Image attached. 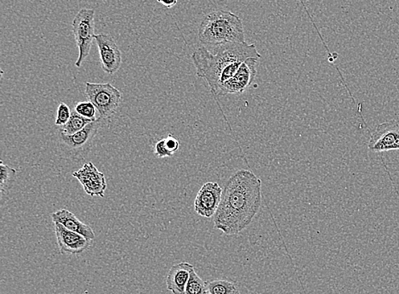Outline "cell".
Wrapping results in <instances>:
<instances>
[{
  "label": "cell",
  "mask_w": 399,
  "mask_h": 294,
  "mask_svg": "<svg viewBox=\"0 0 399 294\" xmlns=\"http://www.w3.org/2000/svg\"><path fill=\"white\" fill-rule=\"evenodd\" d=\"M223 189L216 182H207L197 193L195 202L196 213L202 217L211 218L219 207Z\"/></svg>",
  "instance_id": "9"
},
{
  "label": "cell",
  "mask_w": 399,
  "mask_h": 294,
  "mask_svg": "<svg viewBox=\"0 0 399 294\" xmlns=\"http://www.w3.org/2000/svg\"><path fill=\"white\" fill-rule=\"evenodd\" d=\"M96 40L102 70L109 75H114L122 64V53L112 37L100 34L94 37Z\"/></svg>",
  "instance_id": "10"
},
{
  "label": "cell",
  "mask_w": 399,
  "mask_h": 294,
  "mask_svg": "<svg viewBox=\"0 0 399 294\" xmlns=\"http://www.w3.org/2000/svg\"><path fill=\"white\" fill-rule=\"evenodd\" d=\"M205 293H207V283L200 279L195 269H193L189 276L185 294H204Z\"/></svg>",
  "instance_id": "17"
},
{
  "label": "cell",
  "mask_w": 399,
  "mask_h": 294,
  "mask_svg": "<svg viewBox=\"0 0 399 294\" xmlns=\"http://www.w3.org/2000/svg\"><path fill=\"white\" fill-rule=\"evenodd\" d=\"M208 294H240L235 281L216 279L207 281Z\"/></svg>",
  "instance_id": "15"
},
{
  "label": "cell",
  "mask_w": 399,
  "mask_h": 294,
  "mask_svg": "<svg viewBox=\"0 0 399 294\" xmlns=\"http://www.w3.org/2000/svg\"><path fill=\"white\" fill-rule=\"evenodd\" d=\"M368 147L370 152L376 153L399 150V120L378 125L372 134Z\"/></svg>",
  "instance_id": "8"
},
{
  "label": "cell",
  "mask_w": 399,
  "mask_h": 294,
  "mask_svg": "<svg viewBox=\"0 0 399 294\" xmlns=\"http://www.w3.org/2000/svg\"><path fill=\"white\" fill-rule=\"evenodd\" d=\"M154 153L156 156L159 158H170L172 157L173 154L166 144V141L164 139H161L157 143H156L154 146Z\"/></svg>",
  "instance_id": "21"
},
{
  "label": "cell",
  "mask_w": 399,
  "mask_h": 294,
  "mask_svg": "<svg viewBox=\"0 0 399 294\" xmlns=\"http://www.w3.org/2000/svg\"><path fill=\"white\" fill-rule=\"evenodd\" d=\"M53 222L59 223L61 226L67 228L68 230L76 232L78 234L84 236L85 238L93 241L96 238L92 228L80 222L75 215L71 212L61 208L51 215Z\"/></svg>",
  "instance_id": "14"
},
{
  "label": "cell",
  "mask_w": 399,
  "mask_h": 294,
  "mask_svg": "<svg viewBox=\"0 0 399 294\" xmlns=\"http://www.w3.org/2000/svg\"><path fill=\"white\" fill-rule=\"evenodd\" d=\"M92 122H93V120L80 116V114L73 109L71 117H70L67 124L61 127L60 132L68 134V136H71V134L80 132V130L83 129L86 125Z\"/></svg>",
  "instance_id": "16"
},
{
  "label": "cell",
  "mask_w": 399,
  "mask_h": 294,
  "mask_svg": "<svg viewBox=\"0 0 399 294\" xmlns=\"http://www.w3.org/2000/svg\"><path fill=\"white\" fill-rule=\"evenodd\" d=\"M73 177L80 181L86 193L90 197L104 198L106 189V178L92 162L85 163Z\"/></svg>",
  "instance_id": "11"
},
{
  "label": "cell",
  "mask_w": 399,
  "mask_h": 294,
  "mask_svg": "<svg viewBox=\"0 0 399 294\" xmlns=\"http://www.w3.org/2000/svg\"><path fill=\"white\" fill-rule=\"evenodd\" d=\"M193 269L195 267L192 264L186 262L173 265L166 277L168 291L173 294H185L189 276Z\"/></svg>",
  "instance_id": "13"
},
{
  "label": "cell",
  "mask_w": 399,
  "mask_h": 294,
  "mask_svg": "<svg viewBox=\"0 0 399 294\" xmlns=\"http://www.w3.org/2000/svg\"><path fill=\"white\" fill-rule=\"evenodd\" d=\"M262 199L261 179L252 171L238 170L225 184L214 215L215 227L228 236L240 234L256 217Z\"/></svg>",
  "instance_id": "1"
},
{
  "label": "cell",
  "mask_w": 399,
  "mask_h": 294,
  "mask_svg": "<svg viewBox=\"0 0 399 294\" xmlns=\"http://www.w3.org/2000/svg\"><path fill=\"white\" fill-rule=\"evenodd\" d=\"M100 121L98 118L96 121L90 122L80 132L71 136L59 132V137L61 146L73 157L87 153L92 148L94 139L100 128Z\"/></svg>",
  "instance_id": "7"
},
{
  "label": "cell",
  "mask_w": 399,
  "mask_h": 294,
  "mask_svg": "<svg viewBox=\"0 0 399 294\" xmlns=\"http://www.w3.org/2000/svg\"><path fill=\"white\" fill-rule=\"evenodd\" d=\"M71 110H70L68 106L65 104L64 102H61L59 109H57V117L55 122L56 126H64L70 117H71Z\"/></svg>",
  "instance_id": "20"
},
{
  "label": "cell",
  "mask_w": 399,
  "mask_h": 294,
  "mask_svg": "<svg viewBox=\"0 0 399 294\" xmlns=\"http://www.w3.org/2000/svg\"><path fill=\"white\" fill-rule=\"evenodd\" d=\"M199 39L205 47L245 43V34L242 20L231 11L211 12L204 16L200 24Z\"/></svg>",
  "instance_id": "3"
},
{
  "label": "cell",
  "mask_w": 399,
  "mask_h": 294,
  "mask_svg": "<svg viewBox=\"0 0 399 294\" xmlns=\"http://www.w3.org/2000/svg\"><path fill=\"white\" fill-rule=\"evenodd\" d=\"M157 1L167 8L174 7L178 4V0H157Z\"/></svg>",
  "instance_id": "23"
},
{
  "label": "cell",
  "mask_w": 399,
  "mask_h": 294,
  "mask_svg": "<svg viewBox=\"0 0 399 294\" xmlns=\"http://www.w3.org/2000/svg\"><path fill=\"white\" fill-rule=\"evenodd\" d=\"M16 174V170L12 169L10 166L4 165L1 161L0 162V189H1L2 195L10 189L12 183L14 181V177Z\"/></svg>",
  "instance_id": "18"
},
{
  "label": "cell",
  "mask_w": 399,
  "mask_h": 294,
  "mask_svg": "<svg viewBox=\"0 0 399 294\" xmlns=\"http://www.w3.org/2000/svg\"><path fill=\"white\" fill-rule=\"evenodd\" d=\"M57 245L61 255H80L92 247V241L68 230L59 223H54Z\"/></svg>",
  "instance_id": "12"
},
{
  "label": "cell",
  "mask_w": 399,
  "mask_h": 294,
  "mask_svg": "<svg viewBox=\"0 0 399 294\" xmlns=\"http://www.w3.org/2000/svg\"><path fill=\"white\" fill-rule=\"evenodd\" d=\"M73 32L79 48V57L75 63L77 68H80L84 60L87 58L92 50L94 39V11L81 9L73 20Z\"/></svg>",
  "instance_id": "5"
},
{
  "label": "cell",
  "mask_w": 399,
  "mask_h": 294,
  "mask_svg": "<svg viewBox=\"0 0 399 294\" xmlns=\"http://www.w3.org/2000/svg\"><path fill=\"white\" fill-rule=\"evenodd\" d=\"M164 141H166L168 149L170 150L173 154L178 152L180 147V141L178 139H176L174 136H172V134H168L166 138H164Z\"/></svg>",
  "instance_id": "22"
},
{
  "label": "cell",
  "mask_w": 399,
  "mask_h": 294,
  "mask_svg": "<svg viewBox=\"0 0 399 294\" xmlns=\"http://www.w3.org/2000/svg\"><path fill=\"white\" fill-rule=\"evenodd\" d=\"M258 61L259 59L257 58H249L245 60L235 75L218 88L215 95L213 96L216 100L218 97L230 95V94L244 93L256 79Z\"/></svg>",
  "instance_id": "6"
},
{
  "label": "cell",
  "mask_w": 399,
  "mask_h": 294,
  "mask_svg": "<svg viewBox=\"0 0 399 294\" xmlns=\"http://www.w3.org/2000/svg\"><path fill=\"white\" fill-rule=\"evenodd\" d=\"M85 95L99 113V120H109L117 113L122 94L109 83L85 84Z\"/></svg>",
  "instance_id": "4"
},
{
  "label": "cell",
  "mask_w": 399,
  "mask_h": 294,
  "mask_svg": "<svg viewBox=\"0 0 399 294\" xmlns=\"http://www.w3.org/2000/svg\"><path fill=\"white\" fill-rule=\"evenodd\" d=\"M204 294H208V292H207V293H204Z\"/></svg>",
  "instance_id": "24"
},
{
  "label": "cell",
  "mask_w": 399,
  "mask_h": 294,
  "mask_svg": "<svg viewBox=\"0 0 399 294\" xmlns=\"http://www.w3.org/2000/svg\"><path fill=\"white\" fill-rule=\"evenodd\" d=\"M197 49L192 55L197 76L207 82L212 95L218 88L231 79L245 60L249 58L261 59L256 44L229 43L221 46Z\"/></svg>",
  "instance_id": "2"
},
{
  "label": "cell",
  "mask_w": 399,
  "mask_h": 294,
  "mask_svg": "<svg viewBox=\"0 0 399 294\" xmlns=\"http://www.w3.org/2000/svg\"><path fill=\"white\" fill-rule=\"evenodd\" d=\"M73 109L82 117L93 121L97 120L96 111L97 110L90 101L79 102Z\"/></svg>",
  "instance_id": "19"
}]
</instances>
